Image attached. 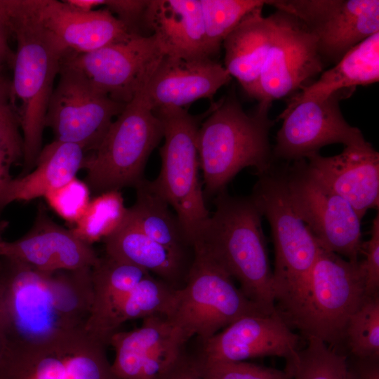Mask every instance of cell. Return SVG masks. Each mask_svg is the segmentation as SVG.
<instances>
[{
    "label": "cell",
    "mask_w": 379,
    "mask_h": 379,
    "mask_svg": "<svg viewBox=\"0 0 379 379\" xmlns=\"http://www.w3.org/2000/svg\"><path fill=\"white\" fill-rule=\"evenodd\" d=\"M347 379H379V357L347 356Z\"/></svg>",
    "instance_id": "obj_40"
},
{
    "label": "cell",
    "mask_w": 379,
    "mask_h": 379,
    "mask_svg": "<svg viewBox=\"0 0 379 379\" xmlns=\"http://www.w3.org/2000/svg\"><path fill=\"white\" fill-rule=\"evenodd\" d=\"M45 118L55 140L94 150L126 103L97 88L77 67L62 61Z\"/></svg>",
    "instance_id": "obj_12"
},
{
    "label": "cell",
    "mask_w": 379,
    "mask_h": 379,
    "mask_svg": "<svg viewBox=\"0 0 379 379\" xmlns=\"http://www.w3.org/2000/svg\"><path fill=\"white\" fill-rule=\"evenodd\" d=\"M286 360L292 379H347V355L315 337Z\"/></svg>",
    "instance_id": "obj_31"
},
{
    "label": "cell",
    "mask_w": 379,
    "mask_h": 379,
    "mask_svg": "<svg viewBox=\"0 0 379 379\" xmlns=\"http://www.w3.org/2000/svg\"><path fill=\"white\" fill-rule=\"evenodd\" d=\"M271 105L259 103L255 112L248 114L232 93L211 105L197 136L204 194L216 196L225 190L245 168H255L257 174L272 165L269 133L274 121L268 116Z\"/></svg>",
    "instance_id": "obj_5"
},
{
    "label": "cell",
    "mask_w": 379,
    "mask_h": 379,
    "mask_svg": "<svg viewBox=\"0 0 379 379\" xmlns=\"http://www.w3.org/2000/svg\"><path fill=\"white\" fill-rule=\"evenodd\" d=\"M159 379H204L194 361L183 355L177 364Z\"/></svg>",
    "instance_id": "obj_41"
},
{
    "label": "cell",
    "mask_w": 379,
    "mask_h": 379,
    "mask_svg": "<svg viewBox=\"0 0 379 379\" xmlns=\"http://www.w3.org/2000/svg\"><path fill=\"white\" fill-rule=\"evenodd\" d=\"M262 7L245 15L222 44L224 67L253 98L277 27V13L265 17Z\"/></svg>",
    "instance_id": "obj_24"
},
{
    "label": "cell",
    "mask_w": 379,
    "mask_h": 379,
    "mask_svg": "<svg viewBox=\"0 0 379 379\" xmlns=\"http://www.w3.org/2000/svg\"><path fill=\"white\" fill-rule=\"evenodd\" d=\"M147 3L142 0H96L98 8H107L134 33H138L136 24L142 20Z\"/></svg>",
    "instance_id": "obj_39"
},
{
    "label": "cell",
    "mask_w": 379,
    "mask_h": 379,
    "mask_svg": "<svg viewBox=\"0 0 379 379\" xmlns=\"http://www.w3.org/2000/svg\"><path fill=\"white\" fill-rule=\"evenodd\" d=\"M177 288L149 274L124 295L91 328V335L108 345L111 335L127 321L153 315L167 317L170 313Z\"/></svg>",
    "instance_id": "obj_28"
},
{
    "label": "cell",
    "mask_w": 379,
    "mask_h": 379,
    "mask_svg": "<svg viewBox=\"0 0 379 379\" xmlns=\"http://www.w3.org/2000/svg\"><path fill=\"white\" fill-rule=\"evenodd\" d=\"M104 242L105 254L154 274L173 286L182 278L185 279L190 268L186 264V256L154 241L126 218Z\"/></svg>",
    "instance_id": "obj_26"
},
{
    "label": "cell",
    "mask_w": 379,
    "mask_h": 379,
    "mask_svg": "<svg viewBox=\"0 0 379 379\" xmlns=\"http://www.w3.org/2000/svg\"><path fill=\"white\" fill-rule=\"evenodd\" d=\"M256 175L258 180L250 196L271 228L276 310L295 328L303 311L310 272L321 247L293 206L285 164L273 163Z\"/></svg>",
    "instance_id": "obj_3"
},
{
    "label": "cell",
    "mask_w": 379,
    "mask_h": 379,
    "mask_svg": "<svg viewBox=\"0 0 379 379\" xmlns=\"http://www.w3.org/2000/svg\"><path fill=\"white\" fill-rule=\"evenodd\" d=\"M366 296L359 261L321 248L310 272L296 328L304 337L317 338L335 349L343 343L349 317Z\"/></svg>",
    "instance_id": "obj_9"
},
{
    "label": "cell",
    "mask_w": 379,
    "mask_h": 379,
    "mask_svg": "<svg viewBox=\"0 0 379 379\" xmlns=\"http://www.w3.org/2000/svg\"><path fill=\"white\" fill-rule=\"evenodd\" d=\"M107 346L86 331L42 345H6L0 379H116Z\"/></svg>",
    "instance_id": "obj_11"
},
{
    "label": "cell",
    "mask_w": 379,
    "mask_h": 379,
    "mask_svg": "<svg viewBox=\"0 0 379 379\" xmlns=\"http://www.w3.org/2000/svg\"><path fill=\"white\" fill-rule=\"evenodd\" d=\"M10 34L0 18V74L6 69H13L15 51L9 44Z\"/></svg>",
    "instance_id": "obj_42"
},
{
    "label": "cell",
    "mask_w": 379,
    "mask_h": 379,
    "mask_svg": "<svg viewBox=\"0 0 379 379\" xmlns=\"http://www.w3.org/2000/svg\"><path fill=\"white\" fill-rule=\"evenodd\" d=\"M86 151L81 145L54 140L42 147L34 170L12 178L0 193V211L14 201H28L76 177Z\"/></svg>",
    "instance_id": "obj_25"
},
{
    "label": "cell",
    "mask_w": 379,
    "mask_h": 379,
    "mask_svg": "<svg viewBox=\"0 0 379 379\" xmlns=\"http://www.w3.org/2000/svg\"><path fill=\"white\" fill-rule=\"evenodd\" d=\"M6 346V340L5 335V328L3 314V305H2V292L1 285L0 281V357L3 354Z\"/></svg>",
    "instance_id": "obj_43"
},
{
    "label": "cell",
    "mask_w": 379,
    "mask_h": 379,
    "mask_svg": "<svg viewBox=\"0 0 379 379\" xmlns=\"http://www.w3.org/2000/svg\"><path fill=\"white\" fill-rule=\"evenodd\" d=\"M154 112L162 122L164 142L159 174L149 185L173 209L192 248L210 217L199 177V119L184 108Z\"/></svg>",
    "instance_id": "obj_6"
},
{
    "label": "cell",
    "mask_w": 379,
    "mask_h": 379,
    "mask_svg": "<svg viewBox=\"0 0 379 379\" xmlns=\"http://www.w3.org/2000/svg\"><path fill=\"white\" fill-rule=\"evenodd\" d=\"M90 188L76 177L48 192L44 198L48 206L62 218L77 222L90 202Z\"/></svg>",
    "instance_id": "obj_37"
},
{
    "label": "cell",
    "mask_w": 379,
    "mask_h": 379,
    "mask_svg": "<svg viewBox=\"0 0 379 379\" xmlns=\"http://www.w3.org/2000/svg\"><path fill=\"white\" fill-rule=\"evenodd\" d=\"M267 5L293 16L307 28L324 64H336L379 32L378 0H268Z\"/></svg>",
    "instance_id": "obj_13"
},
{
    "label": "cell",
    "mask_w": 379,
    "mask_h": 379,
    "mask_svg": "<svg viewBox=\"0 0 379 379\" xmlns=\"http://www.w3.org/2000/svg\"><path fill=\"white\" fill-rule=\"evenodd\" d=\"M143 22L152 30L165 55L208 57L200 0L148 1Z\"/></svg>",
    "instance_id": "obj_23"
},
{
    "label": "cell",
    "mask_w": 379,
    "mask_h": 379,
    "mask_svg": "<svg viewBox=\"0 0 379 379\" xmlns=\"http://www.w3.org/2000/svg\"><path fill=\"white\" fill-rule=\"evenodd\" d=\"M149 274L138 266L107 254L99 258L91 270L93 298L86 331L100 321L124 295Z\"/></svg>",
    "instance_id": "obj_30"
},
{
    "label": "cell",
    "mask_w": 379,
    "mask_h": 379,
    "mask_svg": "<svg viewBox=\"0 0 379 379\" xmlns=\"http://www.w3.org/2000/svg\"><path fill=\"white\" fill-rule=\"evenodd\" d=\"M204 379H292L286 370L247 361H194Z\"/></svg>",
    "instance_id": "obj_36"
},
{
    "label": "cell",
    "mask_w": 379,
    "mask_h": 379,
    "mask_svg": "<svg viewBox=\"0 0 379 379\" xmlns=\"http://www.w3.org/2000/svg\"><path fill=\"white\" fill-rule=\"evenodd\" d=\"M285 171L293 206L321 247L359 261L361 219L352 206L317 176L305 159L285 164Z\"/></svg>",
    "instance_id": "obj_10"
},
{
    "label": "cell",
    "mask_w": 379,
    "mask_h": 379,
    "mask_svg": "<svg viewBox=\"0 0 379 379\" xmlns=\"http://www.w3.org/2000/svg\"><path fill=\"white\" fill-rule=\"evenodd\" d=\"M379 81V32L350 49L332 68L304 86L288 105L305 100H322L333 93L352 91Z\"/></svg>",
    "instance_id": "obj_27"
},
{
    "label": "cell",
    "mask_w": 379,
    "mask_h": 379,
    "mask_svg": "<svg viewBox=\"0 0 379 379\" xmlns=\"http://www.w3.org/2000/svg\"><path fill=\"white\" fill-rule=\"evenodd\" d=\"M136 199L127 208L126 219L145 235L181 255L193 250L177 215L171 206L144 179L135 187Z\"/></svg>",
    "instance_id": "obj_29"
},
{
    "label": "cell",
    "mask_w": 379,
    "mask_h": 379,
    "mask_svg": "<svg viewBox=\"0 0 379 379\" xmlns=\"http://www.w3.org/2000/svg\"><path fill=\"white\" fill-rule=\"evenodd\" d=\"M91 270L43 272L1 256L6 345H42L86 331L93 298Z\"/></svg>",
    "instance_id": "obj_1"
},
{
    "label": "cell",
    "mask_w": 379,
    "mask_h": 379,
    "mask_svg": "<svg viewBox=\"0 0 379 379\" xmlns=\"http://www.w3.org/2000/svg\"><path fill=\"white\" fill-rule=\"evenodd\" d=\"M11 80L8 79L0 84V102L11 100Z\"/></svg>",
    "instance_id": "obj_44"
},
{
    "label": "cell",
    "mask_w": 379,
    "mask_h": 379,
    "mask_svg": "<svg viewBox=\"0 0 379 379\" xmlns=\"http://www.w3.org/2000/svg\"><path fill=\"white\" fill-rule=\"evenodd\" d=\"M310 168L345 199L361 219L379 206V153L366 140L345 146L335 156L305 159Z\"/></svg>",
    "instance_id": "obj_22"
},
{
    "label": "cell",
    "mask_w": 379,
    "mask_h": 379,
    "mask_svg": "<svg viewBox=\"0 0 379 379\" xmlns=\"http://www.w3.org/2000/svg\"><path fill=\"white\" fill-rule=\"evenodd\" d=\"M185 280V285L176 289L171 310L166 317L187 340L197 335L203 342L243 316L265 313L201 248H193Z\"/></svg>",
    "instance_id": "obj_8"
},
{
    "label": "cell",
    "mask_w": 379,
    "mask_h": 379,
    "mask_svg": "<svg viewBox=\"0 0 379 379\" xmlns=\"http://www.w3.org/2000/svg\"><path fill=\"white\" fill-rule=\"evenodd\" d=\"M370 237L361 244V255L364 259L359 260L362 272L365 291L367 296L379 294V213L372 220Z\"/></svg>",
    "instance_id": "obj_38"
},
{
    "label": "cell",
    "mask_w": 379,
    "mask_h": 379,
    "mask_svg": "<svg viewBox=\"0 0 379 379\" xmlns=\"http://www.w3.org/2000/svg\"><path fill=\"white\" fill-rule=\"evenodd\" d=\"M1 256L48 272L93 268L100 258L91 245L54 222L42 204L39 205L34 222L24 236L13 241H3Z\"/></svg>",
    "instance_id": "obj_21"
},
{
    "label": "cell",
    "mask_w": 379,
    "mask_h": 379,
    "mask_svg": "<svg viewBox=\"0 0 379 379\" xmlns=\"http://www.w3.org/2000/svg\"><path fill=\"white\" fill-rule=\"evenodd\" d=\"M164 55L154 34L135 33L93 51L70 52L65 60L112 99L127 103L148 81Z\"/></svg>",
    "instance_id": "obj_15"
},
{
    "label": "cell",
    "mask_w": 379,
    "mask_h": 379,
    "mask_svg": "<svg viewBox=\"0 0 379 379\" xmlns=\"http://www.w3.org/2000/svg\"><path fill=\"white\" fill-rule=\"evenodd\" d=\"M23 138L18 118L11 100L0 102V193L13 178L10 171L22 161Z\"/></svg>",
    "instance_id": "obj_35"
},
{
    "label": "cell",
    "mask_w": 379,
    "mask_h": 379,
    "mask_svg": "<svg viewBox=\"0 0 379 379\" xmlns=\"http://www.w3.org/2000/svg\"><path fill=\"white\" fill-rule=\"evenodd\" d=\"M29 13L68 52L85 53L133 34L107 8L79 11L65 0H22Z\"/></svg>",
    "instance_id": "obj_19"
},
{
    "label": "cell",
    "mask_w": 379,
    "mask_h": 379,
    "mask_svg": "<svg viewBox=\"0 0 379 379\" xmlns=\"http://www.w3.org/2000/svg\"><path fill=\"white\" fill-rule=\"evenodd\" d=\"M8 79L5 75L0 74V84H3L4 82H5Z\"/></svg>",
    "instance_id": "obj_46"
},
{
    "label": "cell",
    "mask_w": 379,
    "mask_h": 379,
    "mask_svg": "<svg viewBox=\"0 0 379 379\" xmlns=\"http://www.w3.org/2000/svg\"><path fill=\"white\" fill-rule=\"evenodd\" d=\"M0 18L16 42L11 102L23 138V171L33 169L42 149L48 105L69 53L25 9L22 0H0Z\"/></svg>",
    "instance_id": "obj_2"
},
{
    "label": "cell",
    "mask_w": 379,
    "mask_h": 379,
    "mask_svg": "<svg viewBox=\"0 0 379 379\" xmlns=\"http://www.w3.org/2000/svg\"><path fill=\"white\" fill-rule=\"evenodd\" d=\"M343 343L352 356L379 357V294L366 296L350 315Z\"/></svg>",
    "instance_id": "obj_34"
},
{
    "label": "cell",
    "mask_w": 379,
    "mask_h": 379,
    "mask_svg": "<svg viewBox=\"0 0 379 379\" xmlns=\"http://www.w3.org/2000/svg\"><path fill=\"white\" fill-rule=\"evenodd\" d=\"M188 340L168 317L153 315L128 331H118L108 340L113 347L111 364L116 379H159L184 355Z\"/></svg>",
    "instance_id": "obj_17"
},
{
    "label": "cell",
    "mask_w": 379,
    "mask_h": 379,
    "mask_svg": "<svg viewBox=\"0 0 379 379\" xmlns=\"http://www.w3.org/2000/svg\"><path fill=\"white\" fill-rule=\"evenodd\" d=\"M206 45L210 56L218 53L227 36L243 18L265 0H200Z\"/></svg>",
    "instance_id": "obj_33"
},
{
    "label": "cell",
    "mask_w": 379,
    "mask_h": 379,
    "mask_svg": "<svg viewBox=\"0 0 379 379\" xmlns=\"http://www.w3.org/2000/svg\"><path fill=\"white\" fill-rule=\"evenodd\" d=\"M127 208L118 190L99 194L90 201L84 213L75 222L72 232L85 243L105 240L124 222Z\"/></svg>",
    "instance_id": "obj_32"
},
{
    "label": "cell",
    "mask_w": 379,
    "mask_h": 379,
    "mask_svg": "<svg viewBox=\"0 0 379 379\" xmlns=\"http://www.w3.org/2000/svg\"><path fill=\"white\" fill-rule=\"evenodd\" d=\"M8 222L6 220H0V257H1V245L4 239L2 235L6 228L8 226Z\"/></svg>",
    "instance_id": "obj_45"
},
{
    "label": "cell",
    "mask_w": 379,
    "mask_h": 379,
    "mask_svg": "<svg viewBox=\"0 0 379 379\" xmlns=\"http://www.w3.org/2000/svg\"><path fill=\"white\" fill-rule=\"evenodd\" d=\"M162 138V122L141 88L113 121L98 147L86 156L85 182L98 194L135 187L144 180L146 163Z\"/></svg>",
    "instance_id": "obj_7"
},
{
    "label": "cell",
    "mask_w": 379,
    "mask_h": 379,
    "mask_svg": "<svg viewBox=\"0 0 379 379\" xmlns=\"http://www.w3.org/2000/svg\"><path fill=\"white\" fill-rule=\"evenodd\" d=\"M277 13L276 33L253 96L259 103H272L301 90L324 67L314 36L293 16Z\"/></svg>",
    "instance_id": "obj_16"
},
{
    "label": "cell",
    "mask_w": 379,
    "mask_h": 379,
    "mask_svg": "<svg viewBox=\"0 0 379 379\" xmlns=\"http://www.w3.org/2000/svg\"><path fill=\"white\" fill-rule=\"evenodd\" d=\"M210 215L194 247L203 249L265 313L276 312L273 272L262 227V214L251 197L225 190L215 196Z\"/></svg>",
    "instance_id": "obj_4"
},
{
    "label": "cell",
    "mask_w": 379,
    "mask_h": 379,
    "mask_svg": "<svg viewBox=\"0 0 379 379\" xmlns=\"http://www.w3.org/2000/svg\"><path fill=\"white\" fill-rule=\"evenodd\" d=\"M352 91L333 93L322 100H305L287 105L279 115L283 119L272 150L274 160L287 163L306 159L324 146H344L366 140L361 131L345 119L339 102Z\"/></svg>",
    "instance_id": "obj_14"
},
{
    "label": "cell",
    "mask_w": 379,
    "mask_h": 379,
    "mask_svg": "<svg viewBox=\"0 0 379 379\" xmlns=\"http://www.w3.org/2000/svg\"><path fill=\"white\" fill-rule=\"evenodd\" d=\"M300 336L277 311L243 316L203 341L200 358L246 361L262 357L288 359L300 349Z\"/></svg>",
    "instance_id": "obj_18"
},
{
    "label": "cell",
    "mask_w": 379,
    "mask_h": 379,
    "mask_svg": "<svg viewBox=\"0 0 379 379\" xmlns=\"http://www.w3.org/2000/svg\"><path fill=\"white\" fill-rule=\"evenodd\" d=\"M232 77L220 63L208 57L165 55L142 87L152 110L180 107L204 99H212Z\"/></svg>",
    "instance_id": "obj_20"
}]
</instances>
